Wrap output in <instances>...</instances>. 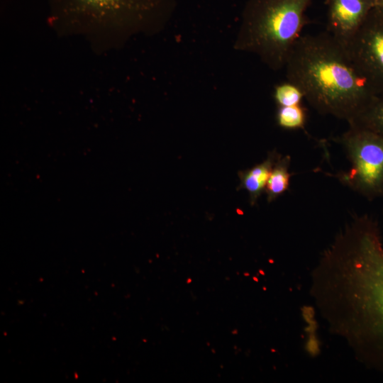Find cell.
Masks as SVG:
<instances>
[{
  "label": "cell",
  "mask_w": 383,
  "mask_h": 383,
  "mask_svg": "<svg viewBox=\"0 0 383 383\" xmlns=\"http://www.w3.org/2000/svg\"><path fill=\"white\" fill-rule=\"evenodd\" d=\"M310 294L329 331L383 374V245L375 220L357 216L340 231L311 272Z\"/></svg>",
  "instance_id": "cell-1"
},
{
  "label": "cell",
  "mask_w": 383,
  "mask_h": 383,
  "mask_svg": "<svg viewBox=\"0 0 383 383\" xmlns=\"http://www.w3.org/2000/svg\"><path fill=\"white\" fill-rule=\"evenodd\" d=\"M284 67L287 80L301 90L321 114L350 123L374 99L348 50L326 31L301 35Z\"/></svg>",
  "instance_id": "cell-2"
},
{
  "label": "cell",
  "mask_w": 383,
  "mask_h": 383,
  "mask_svg": "<svg viewBox=\"0 0 383 383\" xmlns=\"http://www.w3.org/2000/svg\"><path fill=\"white\" fill-rule=\"evenodd\" d=\"M55 26L92 38L123 39L162 26L175 0H50Z\"/></svg>",
  "instance_id": "cell-3"
},
{
  "label": "cell",
  "mask_w": 383,
  "mask_h": 383,
  "mask_svg": "<svg viewBox=\"0 0 383 383\" xmlns=\"http://www.w3.org/2000/svg\"><path fill=\"white\" fill-rule=\"evenodd\" d=\"M313 0H248L236 48L252 52L273 70L285 67Z\"/></svg>",
  "instance_id": "cell-4"
},
{
  "label": "cell",
  "mask_w": 383,
  "mask_h": 383,
  "mask_svg": "<svg viewBox=\"0 0 383 383\" xmlns=\"http://www.w3.org/2000/svg\"><path fill=\"white\" fill-rule=\"evenodd\" d=\"M350 167L335 177L344 186L369 200L383 196V136L350 126L337 140Z\"/></svg>",
  "instance_id": "cell-5"
},
{
  "label": "cell",
  "mask_w": 383,
  "mask_h": 383,
  "mask_svg": "<svg viewBox=\"0 0 383 383\" xmlns=\"http://www.w3.org/2000/svg\"><path fill=\"white\" fill-rule=\"evenodd\" d=\"M326 32L346 50L374 6V0H326Z\"/></svg>",
  "instance_id": "cell-6"
},
{
  "label": "cell",
  "mask_w": 383,
  "mask_h": 383,
  "mask_svg": "<svg viewBox=\"0 0 383 383\" xmlns=\"http://www.w3.org/2000/svg\"><path fill=\"white\" fill-rule=\"evenodd\" d=\"M278 156L276 152H271L263 162L239 173L240 187L248 192L252 205L255 204L257 199L265 192L270 174Z\"/></svg>",
  "instance_id": "cell-7"
},
{
  "label": "cell",
  "mask_w": 383,
  "mask_h": 383,
  "mask_svg": "<svg viewBox=\"0 0 383 383\" xmlns=\"http://www.w3.org/2000/svg\"><path fill=\"white\" fill-rule=\"evenodd\" d=\"M291 157L279 155L270 174L265 192L268 202H272L288 190L290 184Z\"/></svg>",
  "instance_id": "cell-8"
},
{
  "label": "cell",
  "mask_w": 383,
  "mask_h": 383,
  "mask_svg": "<svg viewBox=\"0 0 383 383\" xmlns=\"http://www.w3.org/2000/svg\"><path fill=\"white\" fill-rule=\"evenodd\" d=\"M350 126H355L372 131L383 136V99H374L352 122Z\"/></svg>",
  "instance_id": "cell-9"
},
{
  "label": "cell",
  "mask_w": 383,
  "mask_h": 383,
  "mask_svg": "<svg viewBox=\"0 0 383 383\" xmlns=\"http://www.w3.org/2000/svg\"><path fill=\"white\" fill-rule=\"evenodd\" d=\"M306 117V109L302 104L291 106H279L277 122L284 129H304Z\"/></svg>",
  "instance_id": "cell-10"
},
{
  "label": "cell",
  "mask_w": 383,
  "mask_h": 383,
  "mask_svg": "<svg viewBox=\"0 0 383 383\" xmlns=\"http://www.w3.org/2000/svg\"><path fill=\"white\" fill-rule=\"evenodd\" d=\"M274 99L278 106H291L301 104L304 96L296 85L287 81L275 87Z\"/></svg>",
  "instance_id": "cell-11"
},
{
  "label": "cell",
  "mask_w": 383,
  "mask_h": 383,
  "mask_svg": "<svg viewBox=\"0 0 383 383\" xmlns=\"http://www.w3.org/2000/svg\"><path fill=\"white\" fill-rule=\"evenodd\" d=\"M374 7L383 11V0H374Z\"/></svg>",
  "instance_id": "cell-12"
}]
</instances>
